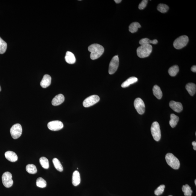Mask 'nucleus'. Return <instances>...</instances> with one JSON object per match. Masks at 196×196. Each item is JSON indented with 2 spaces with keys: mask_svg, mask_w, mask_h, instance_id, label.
<instances>
[{
  "mask_svg": "<svg viewBox=\"0 0 196 196\" xmlns=\"http://www.w3.org/2000/svg\"><path fill=\"white\" fill-rule=\"evenodd\" d=\"M88 50L90 52V58L94 60L99 58L104 52V49L102 45L97 44H94L89 46Z\"/></svg>",
  "mask_w": 196,
  "mask_h": 196,
  "instance_id": "f257e3e1",
  "label": "nucleus"
},
{
  "mask_svg": "<svg viewBox=\"0 0 196 196\" xmlns=\"http://www.w3.org/2000/svg\"><path fill=\"white\" fill-rule=\"evenodd\" d=\"M152 50V46L150 45H141L137 49V53L140 58L148 57L150 55Z\"/></svg>",
  "mask_w": 196,
  "mask_h": 196,
  "instance_id": "f03ea898",
  "label": "nucleus"
},
{
  "mask_svg": "<svg viewBox=\"0 0 196 196\" xmlns=\"http://www.w3.org/2000/svg\"><path fill=\"white\" fill-rule=\"evenodd\" d=\"M165 159L167 164L173 169L175 170L179 169L180 166L179 161L173 154L171 153L167 154L165 156Z\"/></svg>",
  "mask_w": 196,
  "mask_h": 196,
  "instance_id": "7ed1b4c3",
  "label": "nucleus"
},
{
  "mask_svg": "<svg viewBox=\"0 0 196 196\" xmlns=\"http://www.w3.org/2000/svg\"><path fill=\"white\" fill-rule=\"evenodd\" d=\"M189 41V39L187 36H181L174 41L173 46L176 49L179 50L185 47L187 45Z\"/></svg>",
  "mask_w": 196,
  "mask_h": 196,
  "instance_id": "20e7f679",
  "label": "nucleus"
},
{
  "mask_svg": "<svg viewBox=\"0 0 196 196\" xmlns=\"http://www.w3.org/2000/svg\"><path fill=\"white\" fill-rule=\"evenodd\" d=\"M151 132L154 139L159 141L161 138V132L159 123L156 121L153 122L151 127Z\"/></svg>",
  "mask_w": 196,
  "mask_h": 196,
  "instance_id": "39448f33",
  "label": "nucleus"
},
{
  "mask_svg": "<svg viewBox=\"0 0 196 196\" xmlns=\"http://www.w3.org/2000/svg\"><path fill=\"white\" fill-rule=\"evenodd\" d=\"M11 136L14 139H17L22 135V128L21 125L16 124L13 125L10 130Z\"/></svg>",
  "mask_w": 196,
  "mask_h": 196,
  "instance_id": "423d86ee",
  "label": "nucleus"
},
{
  "mask_svg": "<svg viewBox=\"0 0 196 196\" xmlns=\"http://www.w3.org/2000/svg\"><path fill=\"white\" fill-rule=\"evenodd\" d=\"M99 96L96 95L91 96L85 99L83 101V105L86 108L90 107L99 102Z\"/></svg>",
  "mask_w": 196,
  "mask_h": 196,
  "instance_id": "0eeeda50",
  "label": "nucleus"
},
{
  "mask_svg": "<svg viewBox=\"0 0 196 196\" xmlns=\"http://www.w3.org/2000/svg\"><path fill=\"white\" fill-rule=\"evenodd\" d=\"M119 60L118 56H115L113 58L109 65V74H114L118 68Z\"/></svg>",
  "mask_w": 196,
  "mask_h": 196,
  "instance_id": "6e6552de",
  "label": "nucleus"
},
{
  "mask_svg": "<svg viewBox=\"0 0 196 196\" xmlns=\"http://www.w3.org/2000/svg\"><path fill=\"white\" fill-rule=\"evenodd\" d=\"M2 181L3 185L6 188L11 187L13 184L12 175L9 172L3 173L2 176Z\"/></svg>",
  "mask_w": 196,
  "mask_h": 196,
  "instance_id": "1a4fd4ad",
  "label": "nucleus"
},
{
  "mask_svg": "<svg viewBox=\"0 0 196 196\" xmlns=\"http://www.w3.org/2000/svg\"><path fill=\"white\" fill-rule=\"evenodd\" d=\"M134 106L137 112L140 114H143L145 112L144 102L140 98H137L134 101Z\"/></svg>",
  "mask_w": 196,
  "mask_h": 196,
  "instance_id": "9d476101",
  "label": "nucleus"
},
{
  "mask_svg": "<svg viewBox=\"0 0 196 196\" xmlns=\"http://www.w3.org/2000/svg\"><path fill=\"white\" fill-rule=\"evenodd\" d=\"M47 126L49 129L56 131L63 129L64 125L63 123L60 121H53L49 122Z\"/></svg>",
  "mask_w": 196,
  "mask_h": 196,
  "instance_id": "9b49d317",
  "label": "nucleus"
},
{
  "mask_svg": "<svg viewBox=\"0 0 196 196\" xmlns=\"http://www.w3.org/2000/svg\"><path fill=\"white\" fill-rule=\"evenodd\" d=\"M169 106L173 110L176 112H181L183 110L182 105L181 102L171 101L169 103Z\"/></svg>",
  "mask_w": 196,
  "mask_h": 196,
  "instance_id": "f8f14e48",
  "label": "nucleus"
},
{
  "mask_svg": "<svg viewBox=\"0 0 196 196\" xmlns=\"http://www.w3.org/2000/svg\"><path fill=\"white\" fill-rule=\"evenodd\" d=\"M51 78L50 75H45L40 82V86L42 88H47L51 84Z\"/></svg>",
  "mask_w": 196,
  "mask_h": 196,
  "instance_id": "ddd939ff",
  "label": "nucleus"
},
{
  "mask_svg": "<svg viewBox=\"0 0 196 196\" xmlns=\"http://www.w3.org/2000/svg\"><path fill=\"white\" fill-rule=\"evenodd\" d=\"M65 98L63 95L60 94L57 95L52 99V105L55 106H58L64 102Z\"/></svg>",
  "mask_w": 196,
  "mask_h": 196,
  "instance_id": "4468645a",
  "label": "nucleus"
},
{
  "mask_svg": "<svg viewBox=\"0 0 196 196\" xmlns=\"http://www.w3.org/2000/svg\"><path fill=\"white\" fill-rule=\"evenodd\" d=\"M5 156L7 159L11 162H15L17 161L18 157L16 154L14 152L9 151L5 153Z\"/></svg>",
  "mask_w": 196,
  "mask_h": 196,
  "instance_id": "2eb2a0df",
  "label": "nucleus"
},
{
  "mask_svg": "<svg viewBox=\"0 0 196 196\" xmlns=\"http://www.w3.org/2000/svg\"><path fill=\"white\" fill-rule=\"evenodd\" d=\"M80 181V176L79 172L78 171H75L73 173L72 179V183L73 186H76L79 185Z\"/></svg>",
  "mask_w": 196,
  "mask_h": 196,
  "instance_id": "dca6fc26",
  "label": "nucleus"
},
{
  "mask_svg": "<svg viewBox=\"0 0 196 196\" xmlns=\"http://www.w3.org/2000/svg\"><path fill=\"white\" fill-rule=\"evenodd\" d=\"M65 59V61L69 64H73L76 62L75 55L71 52L67 51L66 52Z\"/></svg>",
  "mask_w": 196,
  "mask_h": 196,
  "instance_id": "f3484780",
  "label": "nucleus"
},
{
  "mask_svg": "<svg viewBox=\"0 0 196 196\" xmlns=\"http://www.w3.org/2000/svg\"><path fill=\"white\" fill-rule=\"evenodd\" d=\"M186 89L191 96H194L195 94L196 91V85L194 83H189L186 85Z\"/></svg>",
  "mask_w": 196,
  "mask_h": 196,
  "instance_id": "a211bd4d",
  "label": "nucleus"
},
{
  "mask_svg": "<svg viewBox=\"0 0 196 196\" xmlns=\"http://www.w3.org/2000/svg\"><path fill=\"white\" fill-rule=\"evenodd\" d=\"M138 78L135 77H132L124 81L121 85L122 87L127 88L130 85L133 84L138 81Z\"/></svg>",
  "mask_w": 196,
  "mask_h": 196,
  "instance_id": "6ab92c4d",
  "label": "nucleus"
},
{
  "mask_svg": "<svg viewBox=\"0 0 196 196\" xmlns=\"http://www.w3.org/2000/svg\"><path fill=\"white\" fill-rule=\"evenodd\" d=\"M153 93L154 95L158 99H161L162 97V93L161 88L159 86L155 85L153 88Z\"/></svg>",
  "mask_w": 196,
  "mask_h": 196,
  "instance_id": "aec40b11",
  "label": "nucleus"
},
{
  "mask_svg": "<svg viewBox=\"0 0 196 196\" xmlns=\"http://www.w3.org/2000/svg\"><path fill=\"white\" fill-rule=\"evenodd\" d=\"M179 120V117L174 114H171L170 115V120L169 121V124L170 126L174 128L177 125Z\"/></svg>",
  "mask_w": 196,
  "mask_h": 196,
  "instance_id": "412c9836",
  "label": "nucleus"
},
{
  "mask_svg": "<svg viewBox=\"0 0 196 196\" xmlns=\"http://www.w3.org/2000/svg\"><path fill=\"white\" fill-rule=\"evenodd\" d=\"M141 27L139 23L137 22L132 23L129 26V31L132 33L136 32L138 28Z\"/></svg>",
  "mask_w": 196,
  "mask_h": 196,
  "instance_id": "4be33fe9",
  "label": "nucleus"
},
{
  "mask_svg": "<svg viewBox=\"0 0 196 196\" xmlns=\"http://www.w3.org/2000/svg\"><path fill=\"white\" fill-rule=\"evenodd\" d=\"M157 43L158 40H156V39H154L153 40H150L149 39L147 38L142 39L139 42V43L141 45H150V44L156 45Z\"/></svg>",
  "mask_w": 196,
  "mask_h": 196,
  "instance_id": "5701e85b",
  "label": "nucleus"
},
{
  "mask_svg": "<svg viewBox=\"0 0 196 196\" xmlns=\"http://www.w3.org/2000/svg\"><path fill=\"white\" fill-rule=\"evenodd\" d=\"M179 71V67L177 65H175L171 67L169 69V70H168V73H169L170 76L174 77L177 75Z\"/></svg>",
  "mask_w": 196,
  "mask_h": 196,
  "instance_id": "b1692460",
  "label": "nucleus"
},
{
  "mask_svg": "<svg viewBox=\"0 0 196 196\" xmlns=\"http://www.w3.org/2000/svg\"><path fill=\"white\" fill-rule=\"evenodd\" d=\"M182 190L184 192V195L185 196H191L192 195V191L191 188L188 184H186L182 186Z\"/></svg>",
  "mask_w": 196,
  "mask_h": 196,
  "instance_id": "393cba45",
  "label": "nucleus"
},
{
  "mask_svg": "<svg viewBox=\"0 0 196 196\" xmlns=\"http://www.w3.org/2000/svg\"><path fill=\"white\" fill-rule=\"evenodd\" d=\"M52 162L56 169L60 172H62L63 170V166L59 159L56 158H54L52 160Z\"/></svg>",
  "mask_w": 196,
  "mask_h": 196,
  "instance_id": "a878e982",
  "label": "nucleus"
},
{
  "mask_svg": "<svg viewBox=\"0 0 196 196\" xmlns=\"http://www.w3.org/2000/svg\"><path fill=\"white\" fill-rule=\"evenodd\" d=\"M27 172L30 174H35L37 172V167L33 164H29L26 167Z\"/></svg>",
  "mask_w": 196,
  "mask_h": 196,
  "instance_id": "bb28decb",
  "label": "nucleus"
},
{
  "mask_svg": "<svg viewBox=\"0 0 196 196\" xmlns=\"http://www.w3.org/2000/svg\"><path fill=\"white\" fill-rule=\"evenodd\" d=\"M41 165L44 169H48L49 167V163L48 159L45 157H42L39 159Z\"/></svg>",
  "mask_w": 196,
  "mask_h": 196,
  "instance_id": "cd10ccee",
  "label": "nucleus"
},
{
  "mask_svg": "<svg viewBox=\"0 0 196 196\" xmlns=\"http://www.w3.org/2000/svg\"><path fill=\"white\" fill-rule=\"evenodd\" d=\"M7 48V44L0 37V54H2L6 52Z\"/></svg>",
  "mask_w": 196,
  "mask_h": 196,
  "instance_id": "c85d7f7f",
  "label": "nucleus"
},
{
  "mask_svg": "<svg viewBox=\"0 0 196 196\" xmlns=\"http://www.w3.org/2000/svg\"><path fill=\"white\" fill-rule=\"evenodd\" d=\"M36 184L37 187L43 188L46 187L47 182L42 178L39 177L37 179Z\"/></svg>",
  "mask_w": 196,
  "mask_h": 196,
  "instance_id": "c756f323",
  "label": "nucleus"
},
{
  "mask_svg": "<svg viewBox=\"0 0 196 196\" xmlns=\"http://www.w3.org/2000/svg\"><path fill=\"white\" fill-rule=\"evenodd\" d=\"M158 10L162 13L167 12L169 9V6L164 4H160L157 7Z\"/></svg>",
  "mask_w": 196,
  "mask_h": 196,
  "instance_id": "7c9ffc66",
  "label": "nucleus"
},
{
  "mask_svg": "<svg viewBox=\"0 0 196 196\" xmlns=\"http://www.w3.org/2000/svg\"><path fill=\"white\" fill-rule=\"evenodd\" d=\"M165 186L164 185H161L158 187L154 191L155 195L159 196L161 195L164 192Z\"/></svg>",
  "mask_w": 196,
  "mask_h": 196,
  "instance_id": "2f4dec72",
  "label": "nucleus"
},
{
  "mask_svg": "<svg viewBox=\"0 0 196 196\" xmlns=\"http://www.w3.org/2000/svg\"><path fill=\"white\" fill-rule=\"evenodd\" d=\"M148 3V1H147V0H143V1H142L141 3L139 5V9L140 10L144 9L146 7Z\"/></svg>",
  "mask_w": 196,
  "mask_h": 196,
  "instance_id": "473e14b6",
  "label": "nucleus"
},
{
  "mask_svg": "<svg viewBox=\"0 0 196 196\" xmlns=\"http://www.w3.org/2000/svg\"><path fill=\"white\" fill-rule=\"evenodd\" d=\"M191 70L194 72H196V65H194L193 66L192 68H191Z\"/></svg>",
  "mask_w": 196,
  "mask_h": 196,
  "instance_id": "72a5a7b5",
  "label": "nucleus"
},
{
  "mask_svg": "<svg viewBox=\"0 0 196 196\" xmlns=\"http://www.w3.org/2000/svg\"><path fill=\"white\" fill-rule=\"evenodd\" d=\"M192 144L193 146L194 149L195 150H196V142L195 141H193L192 143Z\"/></svg>",
  "mask_w": 196,
  "mask_h": 196,
  "instance_id": "f704fd0d",
  "label": "nucleus"
},
{
  "mask_svg": "<svg viewBox=\"0 0 196 196\" xmlns=\"http://www.w3.org/2000/svg\"><path fill=\"white\" fill-rule=\"evenodd\" d=\"M114 1L116 3H120L122 1L121 0H115Z\"/></svg>",
  "mask_w": 196,
  "mask_h": 196,
  "instance_id": "c9c22d12",
  "label": "nucleus"
},
{
  "mask_svg": "<svg viewBox=\"0 0 196 196\" xmlns=\"http://www.w3.org/2000/svg\"><path fill=\"white\" fill-rule=\"evenodd\" d=\"M1 86H0V91H1Z\"/></svg>",
  "mask_w": 196,
  "mask_h": 196,
  "instance_id": "e433bc0d",
  "label": "nucleus"
},
{
  "mask_svg": "<svg viewBox=\"0 0 196 196\" xmlns=\"http://www.w3.org/2000/svg\"><path fill=\"white\" fill-rule=\"evenodd\" d=\"M195 185H196V179L195 180Z\"/></svg>",
  "mask_w": 196,
  "mask_h": 196,
  "instance_id": "4c0bfd02",
  "label": "nucleus"
},
{
  "mask_svg": "<svg viewBox=\"0 0 196 196\" xmlns=\"http://www.w3.org/2000/svg\"><path fill=\"white\" fill-rule=\"evenodd\" d=\"M169 196H172V195H169Z\"/></svg>",
  "mask_w": 196,
  "mask_h": 196,
  "instance_id": "58836bf2",
  "label": "nucleus"
}]
</instances>
